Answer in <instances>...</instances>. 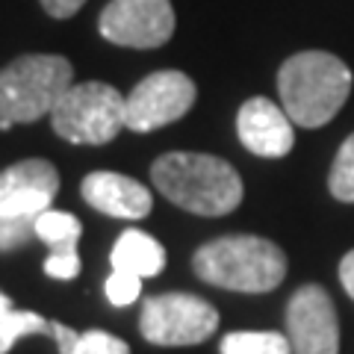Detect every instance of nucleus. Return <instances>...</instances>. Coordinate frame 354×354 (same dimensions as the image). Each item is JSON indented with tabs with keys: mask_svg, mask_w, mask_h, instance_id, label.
I'll list each match as a JSON object with an SVG mask.
<instances>
[{
	"mask_svg": "<svg viewBox=\"0 0 354 354\" xmlns=\"http://www.w3.org/2000/svg\"><path fill=\"white\" fill-rule=\"evenodd\" d=\"M221 354H292V342L278 330H234L221 339Z\"/></svg>",
	"mask_w": 354,
	"mask_h": 354,
	"instance_id": "15",
	"label": "nucleus"
},
{
	"mask_svg": "<svg viewBox=\"0 0 354 354\" xmlns=\"http://www.w3.org/2000/svg\"><path fill=\"white\" fill-rule=\"evenodd\" d=\"M83 225L77 221L74 213L48 207L36 218V236L50 248V254H77V242H80Z\"/></svg>",
	"mask_w": 354,
	"mask_h": 354,
	"instance_id": "14",
	"label": "nucleus"
},
{
	"mask_svg": "<svg viewBox=\"0 0 354 354\" xmlns=\"http://www.w3.org/2000/svg\"><path fill=\"white\" fill-rule=\"evenodd\" d=\"M74 83V68L57 53H27L0 71V118L32 124L53 113L65 88Z\"/></svg>",
	"mask_w": 354,
	"mask_h": 354,
	"instance_id": "4",
	"label": "nucleus"
},
{
	"mask_svg": "<svg viewBox=\"0 0 354 354\" xmlns=\"http://www.w3.org/2000/svg\"><path fill=\"white\" fill-rule=\"evenodd\" d=\"M59 192V171L48 160H21L0 171V213L39 216L53 207Z\"/></svg>",
	"mask_w": 354,
	"mask_h": 354,
	"instance_id": "10",
	"label": "nucleus"
},
{
	"mask_svg": "<svg viewBox=\"0 0 354 354\" xmlns=\"http://www.w3.org/2000/svg\"><path fill=\"white\" fill-rule=\"evenodd\" d=\"M48 118L71 145H106L127 127V95L97 80L71 83Z\"/></svg>",
	"mask_w": 354,
	"mask_h": 354,
	"instance_id": "5",
	"label": "nucleus"
},
{
	"mask_svg": "<svg viewBox=\"0 0 354 354\" xmlns=\"http://www.w3.org/2000/svg\"><path fill=\"white\" fill-rule=\"evenodd\" d=\"M218 310L189 292H162L142 307L139 330L153 346H198L216 334Z\"/></svg>",
	"mask_w": 354,
	"mask_h": 354,
	"instance_id": "6",
	"label": "nucleus"
},
{
	"mask_svg": "<svg viewBox=\"0 0 354 354\" xmlns=\"http://www.w3.org/2000/svg\"><path fill=\"white\" fill-rule=\"evenodd\" d=\"M281 106L298 127H322L334 118L351 92V68L334 53L304 50L278 71Z\"/></svg>",
	"mask_w": 354,
	"mask_h": 354,
	"instance_id": "2",
	"label": "nucleus"
},
{
	"mask_svg": "<svg viewBox=\"0 0 354 354\" xmlns=\"http://www.w3.org/2000/svg\"><path fill=\"white\" fill-rule=\"evenodd\" d=\"M328 189L337 201L354 204V133L342 142L328 174Z\"/></svg>",
	"mask_w": 354,
	"mask_h": 354,
	"instance_id": "17",
	"label": "nucleus"
},
{
	"mask_svg": "<svg viewBox=\"0 0 354 354\" xmlns=\"http://www.w3.org/2000/svg\"><path fill=\"white\" fill-rule=\"evenodd\" d=\"M97 30L121 48H160L174 32L171 0H109Z\"/></svg>",
	"mask_w": 354,
	"mask_h": 354,
	"instance_id": "8",
	"label": "nucleus"
},
{
	"mask_svg": "<svg viewBox=\"0 0 354 354\" xmlns=\"http://www.w3.org/2000/svg\"><path fill=\"white\" fill-rule=\"evenodd\" d=\"M198 88L183 71H153L127 95V127L136 133L160 130L183 118L195 104Z\"/></svg>",
	"mask_w": 354,
	"mask_h": 354,
	"instance_id": "7",
	"label": "nucleus"
},
{
	"mask_svg": "<svg viewBox=\"0 0 354 354\" xmlns=\"http://www.w3.org/2000/svg\"><path fill=\"white\" fill-rule=\"evenodd\" d=\"M3 307H12V298H9L6 292H0V310H3Z\"/></svg>",
	"mask_w": 354,
	"mask_h": 354,
	"instance_id": "24",
	"label": "nucleus"
},
{
	"mask_svg": "<svg viewBox=\"0 0 354 354\" xmlns=\"http://www.w3.org/2000/svg\"><path fill=\"white\" fill-rule=\"evenodd\" d=\"M83 3L86 0H41L44 12H48L50 18H71Z\"/></svg>",
	"mask_w": 354,
	"mask_h": 354,
	"instance_id": "22",
	"label": "nucleus"
},
{
	"mask_svg": "<svg viewBox=\"0 0 354 354\" xmlns=\"http://www.w3.org/2000/svg\"><path fill=\"white\" fill-rule=\"evenodd\" d=\"M192 269L204 283L234 292H269L286 278V254L263 236H218L195 251Z\"/></svg>",
	"mask_w": 354,
	"mask_h": 354,
	"instance_id": "3",
	"label": "nucleus"
},
{
	"mask_svg": "<svg viewBox=\"0 0 354 354\" xmlns=\"http://www.w3.org/2000/svg\"><path fill=\"white\" fill-rule=\"evenodd\" d=\"M286 337L292 354H339V319L319 283H304L286 304Z\"/></svg>",
	"mask_w": 354,
	"mask_h": 354,
	"instance_id": "9",
	"label": "nucleus"
},
{
	"mask_svg": "<svg viewBox=\"0 0 354 354\" xmlns=\"http://www.w3.org/2000/svg\"><path fill=\"white\" fill-rule=\"evenodd\" d=\"M32 334H50V322L32 310H15L3 307L0 310V354H6L18 339Z\"/></svg>",
	"mask_w": 354,
	"mask_h": 354,
	"instance_id": "16",
	"label": "nucleus"
},
{
	"mask_svg": "<svg viewBox=\"0 0 354 354\" xmlns=\"http://www.w3.org/2000/svg\"><path fill=\"white\" fill-rule=\"evenodd\" d=\"M153 186L171 204L195 216L234 213L242 201V177L230 162L209 153L171 151L151 165Z\"/></svg>",
	"mask_w": 354,
	"mask_h": 354,
	"instance_id": "1",
	"label": "nucleus"
},
{
	"mask_svg": "<svg viewBox=\"0 0 354 354\" xmlns=\"http://www.w3.org/2000/svg\"><path fill=\"white\" fill-rule=\"evenodd\" d=\"M80 192L88 207L113 218H145L153 204L151 189H145L133 177L115 171H92L88 177H83Z\"/></svg>",
	"mask_w": 354,
	"mask_h": 354,
	"instance_id": "12",
	"label": "nucleus"
},
{
	"mask_svg": "<svg viewBox=\"0 0 354 354\" xmlns=\"http://www.w3.org/2000/svg\"><path fill=\"white\" fill-rule=\"evenodd\" d=\"M65 354H130V346L124 339H118L115 334H106V330H83L77 342L71 346V351Z\"/></svg>",
	"mask_w": 354,
	"mask_h": 354,
	"instance_id": "19",
	"label": "nucleus"
},
{
	"mask_svg": "<svg viewBox=\"0 0 354 354\" xmlns=\"http://www.w3.org/2000/svg\"><path fill=\"white\" fill-rule=\"evenodd\" d=\"M236 133L242 145L266 160H281L295 145L292 118L286 115L283 106L269 101V97H251L239 106Z\"/></svg>",
	"mask_w": 354,
	"mask_h": 354,
	"instance_id": "11",
	"label": "nucleus"
},
{
	"mask_svg": "<svg viewBox=\"0 0 354 354\" xmlns=\"http://www.w3.org/2000/svg\"><path fill=\"white\" fill-rule=\"evenodd\" d=\"M109 260H113V269L139 274V278L145 281V278H157L165 269V248L151 234L124 230V234L115 239Z\"/></svg>",
	"mask_w": 354,
	"mask_h": 354,
	"instance_id": "13",
	"label": "nucleus"
},
{
	"mask_svg": "<svg viewBox=\"0 0 354 354\" xmlns=\"http://www.w3.org/2000/svg\"><path fill=\"white\" fill-rule=\"evenodd\" d=\"M104 292H106V298H109V304L127 307V304H133V301H136V298L142 295V278H139V274L113 269V274H109L106 283H104Z\"/></svg>",
	"mask_w": 354,
	"mask_h": 354,
	"instance_id": "20",
	"label": "nucleus"
},
{
	"mask_svg": "<svg viewBox=\"0 0 354 354\" xmlns=\"http://www.w3.org/2000/svg\"><path fill=\"white\" fill-rule=\"evenodd\" d=\"M44 274L57 278V281H74L77 274H80V257H77V254H48Z\"/></svg>",
	"mask_w": 354,
	"mask_h": 354,
	"instance_id": "21",
	"label": "nucleus"
},
{
	"mask_svg": "<svg viewBox=\"0 0 354 354\" xmlns=\"http://www.w3.org/2000/svg\"><path fill=\"white\" fill-rule=\"evenodd\" d=\"M36 218L39 216L0 213V254L24 248L30 239H36Z\"/></svg>",
	"mask_w": 354,
	"mask_h": 354,
	"instance_id": "18",
	"label": "nucleus"
},
{
	"mask_svg": "<svg viewBox=\"0 0 354 354\" xmlns=\"http://www.w3.org/2000/svg\"><path fill=\"white\" fill-rule=\"evenodd\" d=\"M339 281L346 286V292L354 298V251H348L339 263Z\"/></svg>",
	"mask_w": 354,
	"mask_h": 354,
	"instance_id": "23",
	"label": "nucleus"
}]
</instances>
